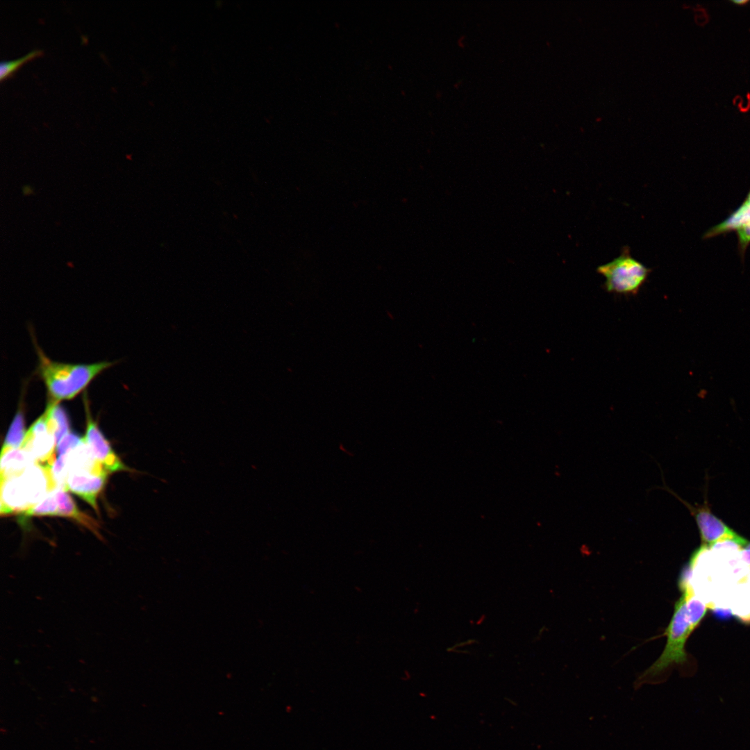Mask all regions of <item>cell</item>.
<instances>
[{"mask_svg": "<svg viewBox=\"0 0 750 750\" xmlns=\"http://www.w3.org/2000/svg\"><path fill=\"white\" fill-rule=\"evenodd\" d=\"M597 272L605 277L607 292L635 295L646 282L651 269L633 258L629 247L625 246L618 257L599 266Z\"/></svg>", "mask_w": 750, "mask_h": 750, "instance_id": "obj_4", "label": "cell"}, {"mask_svg": "<svg viewBox=\"0 0 750 750\" xmlns=\"http://www.w3.org/2000/svg\"><path fill=\"white\" fill-rule=\"evenodd\" d=\"M58 506L56 490L49 492L40 501L22 512L24 517L58 516Z\"/></svg>", "mask_w": 750, "mask_h": 750, "instance_id": "obj_14", "label": "cell"}, {"mask_svg": "<svg viewBox=\"0 0 750 750\" xmlns=\"http://www.w3.org/2000/svg\"><path fill=\"white\" fill-rule=\"evenodd\" d=\"M83 439L77 434L69 432L57 443V452L60 456L69 453L79 445Z\"/></svg>", "mask_w": 750, "mask_h": 750, "instance_id": "obj_16", "label": "cell"}, {"mask_svg": "<svg viewBox=\"0 0 750 750\" xmlns=\"http://www.w3.org/2000/svg\"><path fill=\"white\" fill-rule=\"evenodd\" d=\"M18 410L10 425L5 438L2 450L19 449L24 441L26 432L25 429L24 401H20Z\"/></svg>", "mask_w": 750, "mask_h": 750, "instance_id": "obj_13", "label": "cell"}, {"mask_svg": "<svg viewBox=\"0 0 750 750\" xmlns=\"http://www.w3.org/2000/svg\"><path fill=\"white\" fill-rule=\"evenodd\" d=\"M731 2H733V3H735V4H738V5L742 6V5H744V4L747 3H749V1L739 0V1H732Z\"/></svg>", "mask_w": 750, "mask_h": 750, "instance_id": "obj_19", "label": "cell"}, {"mask_svg": "<svg viewBox=\"0 0 750 750\" xmlns=\"http://www.w3.org/2000/svg\"><path fill=\"white\" fill-rule=\"evenodd\" d=\"M747 582H748V583H749V585H750V573H749V575H748V576H747Z\"/></svg>", "mask_w": 750, "mask_h": 750, "instance_id": "obj_20", "label": "cell"}, {"mask_svg": "<svg viewBox=\"0 0 750 750\" xmlns=\"http://www.w3.org/2000/svg\"><path fill=\"white\" fill-rule=\"evenodd\" d=\"M56 497L58 506V516L73 519L94 533L99 538H102L99 531V526L97 522L78 509L65 490L56 489Z\"/></svg>", "mask_w": 750, "mask_h": 750, "instance_id": "obj_10", "label": "cell"}, {"mask_svg": "<svg viewBox=\"0 0 750 750\" xmlns=\"http://www.w3.org/2000/svg\"><path fill=\"white\" fill-rule=\"evenodd\" d=\"M34 347L38 357L35 374L42 381L49 400L60 403L73 399L83 393L90 384L115 362L101 361L93 363H68L49 358L38 344Z\"/></svg>", "mask_w": 750, "mask_h": 750, "instance_id": "obj_1", "label": "cell"}, {"mask_svg": "<svg viewBox=\"0 0 750 750\" xmlns=\"http://www.w3.org/2000/svg\"><path fill=\"white\" fill-rule=\"evenodd\" d=\"M732 231L737 233L738 249L743 258L750 244V190L742 203L724 221L708 229L703 238L708 239Z\"/></svg>", "mask_w": 750, "mask_h": 750, "instance_id": "obj_9", "label": "cell"}, {"mask_svg": "<svg viewBox=\"0 0 750 750\" xmlns=\"http://www.w3.org/2000/svg\"><path fill=\"white\" fill-rule=\"evenodd\" d=\"M34 463V459L24 449L1 450V481L22 474Z\"/></svg>", "mask_w": 750, "mask_h": 750, "instance_id": "obj_11", "label": "cell"}, {"mask_svg": "<svg viewBox=\"0 0 750 750\" xmlns=\"http://www.w3.org/2000/svg\"><path fill=\"white\" fill-rule=\"evenodd\" d=\"M740 553L741 560L750 566V541L743 548L740 549Z\"/></svg>", "mask_w": 750, "mask_h": 750, "instance_id": "obj_17", "label": "cell"}, {"mask_svg": "<svg viewBox=\"0 0 750 750\" xmlns=\"http://www.w3.org/2000/svg\"><path fill=\"white\" fill-rule=\"evenodd\" d=\"M686 604V598L682 592L674 605L673 616L665 634L667 643L660 656L641 676L640 679L653 678L660 674L670 665L683 664L688 656L685 645L688 638L694 631Z\"/></svg>", "mask_w": 750, "mask_h": 750, "instance_id": "obj_3", "label": "cell"}, {"mask_svg": "<svg viewBox=\"0 0 750 750\" xmlns=\"http://www.w3.org/2000/svg\"><path fill=\"white\" fill-rule=\"evenodd\" d=\"M56 441L49 429L44 412L40 416L26 431L22 449L26 450L35 462L51 467L55 460Z\"/></svg>", "mask_w": 750, "mask_h": 750, "instance_id": "obj_6", "label": "cell"}, {"mask_svg": "<svg viewBox=\"0 0 750 750\" xmlns=\"http://www.w3.org/2000/svg\"><path fill=\"white\" fill-rule=\"evenodd\" d=\"M22 190L24 195H30L33 193V188L30 185H23Z\"/></svg>", "mask_w": 750, "mask_h": 750, "instance_id": "obj_18", "label": "cell"}, {"mask_svg": "<svg viewBox=\"0 0 750 750\" xmlns=\"http://www.w3.org/2000/svg\"><path fill=\"white\" fill-rule=\"evenodd\" d=\"M56 489L51 468L35 462L22 474L1 481V514L22 513Z\"/></svg>", "mask_w": 750, "mask_h": 750, "instance_id": "obj_2", "label": "cell"}, {"mask_svg": "<svg viewBox=\"0 0 750 750\" xmlns=\"http://www.w3.org/2000/svg\"><path fill=\"white\" fill-rule=\"evenodd\" d=\"M108 471L100 466L96 468H69L67 490L79 496L98 512L97 497L103 490Z\"/></svg>", "mask_w": 750, "mask_h": 750, "instance_id": "obj_7", "label": "cell"}, {"mask_svg": "<svg viewBox=\"0 0 750 750\" xmlns=\"http://www.w3.org/2000/svg\"><path fill=\"white\" fill-rule=\"evenodd\" d=\"M84 406L86 413V431L83 438L95 458L108 472L128 470V468L115 453L97 422L92 418L86 395L84 398Z\"/></svg>", "mask_w": 750, "mask_h": 750, "instance_id": "obj_8", "label": "cell"}, {"mask_svg": "<svg viewBox=\"0 0 750 750\" xmlns=\"http://www.w3.org/2000/svg\"><path fill=\"white\" fill-rule=\"evenodd\" d=\"M685 503L696 520L702 546L711 548L719 542L729 541L734 542L742 549L749 542L712 514L706 506L693 507Z\"/></svg>", "mask_w": 750, "mask_h": 750, "instance_id": "obj_5", "label": "cell"}, {"mask_svg": "<svg viewBox=\"0 0 750 750\" xmlns=\"http://www.w3.org/2000/svg\"><path fill=\"white\" fill-rule=\"evenodd\" d=\"M43 54L41 49H33L26 55L19 58L11 60H2L0 65V79L7 78L10 76L19 66L25 62L32 60Z\"/></svg>", "mask_w": 750, "mask_h": 750, "instance_id": "obj_15", "label": "cell"}, {"mask_svg": "<svg viewBox=\"0 0 750 750\" xmlns=\"http://www.w3.org/2000/svg\"><path fill=\"white\" fill-rule=\"evenodd\" d=\"M47 423L56 443L70 432L69 420L66 410L60 403L48 401L45 410Z\"/></svg>", "mask_w": 750, "mask_h": 750, "instance_id": "obj_12", "label": "cell"}]
</instances>
